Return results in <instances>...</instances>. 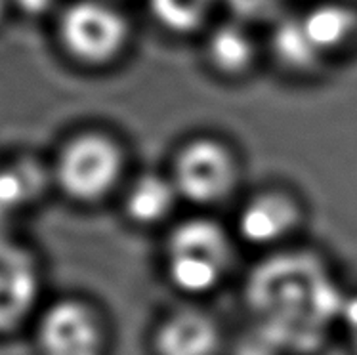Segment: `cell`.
Instances as JSON below:
<instances>
[{"instance_id":"obj_20","label":"cell","mask_w":357,"mask_h":355,"mask_svg":"<svg viewBox=\"0 0 357 355\" xmlns=\"http://www.w3.org/2000/svg\"><path fill=\"white\" fill-rule=\"evenodd\" d=\"M4 14V0H0V17Z\"/></svg>"},{"instance_id":"obj_16","label":"cell","mask_w":357,"mask_h":355,"mask_svg":"<svg viewBox=\"0 0 357 355\" xmlns=\"http://www.w3.org/2000/svg\"><path fill=\"white\" fill-rule=\"evenodd\" d=\"M340 319L344 321V325L348 328V334H350L351 344L357 352V296L348 298L346 304H344L342 310V317Z\"/></svg>"},{"instance_id":"obj_8","label":"cell","mask_w":357,"mask_h":355,"mask_svg":"<svg viewBox=\"0 0 357 355\" xmlns=\"http://www.w3.org/2000/svg\"><path fill=\"white\" fill-rule=\"evenodd\" d=\"M298 222V209L279 193H266L252 199L241 211L239 232L252 245H271L283 239Z\"/></svg>"},{"instance_id":"obj_19","label":"cell","mask_w":357,"mask_h":355,"mask_svg":"<svg viewBox=\"0 0 357 355\" xmlns=\"http://www.w3.org/2000/svg\"><path fill=\"white\" fill-rule=\"evenodd\" d=\"M245 355H266V354L258 352V349H248V352H245Z\"/></svg>"},{"instance_id":"obj_5","label":"cell","mask_w":357,"mask_h":355,"mask_svg":"<svg viewBox=\"0 0 357 355\" xmlns=\"http://www.w3.org/2000/svg\"><path fill=\"white\" fill-rule=\"evenodd\" d=\"M235 178L237 165L224 145L214 139H195L178 155L172 181L185 199L214 204L229 195Z\"/></svg>"},{"instance_id":"obj_15","label":"cell","mask_w":357,"mask_h":355,"mask_svg":"<svg viewBox=\"0 0 357 355\" xmlns=\"http://www.w3.org/2000/svg\"><path fill=\"white\" fill-rule=\"evenodd\" d=\"M31 186L20 170H0V222L14 214L29 197Z\"/></svg>"},{"instance_id":"obj_1","label":"cell","mask_w":357,"mask_h":355,"mask_svg":"<svg viewBox=\"0 0 357 355\" xmlns=\"http://www.w3.org/2000/svg\"><path fill=\"white\" fill-rule=\"evenodd\" d=\"M248 302L262 321L271 346L310 348L335 319L346 300L319 262L310 256H279L256 269Z\"/></svg>"},{"instance_id":"obj_13","label":"cell","mask_w":357,"mask_h":355,"mask_svg":"<svg viewBox=\"0 0 357 355\" xmlns=\"http://www.w3.org/2000/svg\"><path fill=\"white\" fill-rule=\"evenodd\" d=\"M218 0H151V12L160 25L176 33H190L204 23Z\"/></svg>"},{"instance_id":"obj_6","label":"cell","mask_w":357,"mask_h":355,"mask_svg":"<svg viewBox=\"0 0 357 355\" xmlns=\"http://www.w3.org/2000/svg\"><path fill=\"white\" fill-rule=\"evenodd\" d=\"M40 346L46 355H102V326L86 305L59 302L44 315Z\"/></svg>"},{"instance_id":"obj_7","label":"cell","mask_w":357,"mask_h":355,"mask_svg":"<svg viewBox=\"0 0 357 355\" xmlns=\"http://www.w3.org/2000/svg\"><path fill=\"white\" fill-rule=\"evenodd\" d=\"M38 294L37 264L27 250L0 239V331L22 323Z\"/></svg>"},{"instance_id":"obj_12","label":"cell","mask_w":357,"mask_h":355,"mask_svg":"<svg viewBox=\"0 0 357 355\" xmlns=\"http://www.w3.org/2000/svg\"><path fill=\"white\" fill-rule=\"evenodd\" d=\"M255 48L250 36L235 25L220 27L208 40V58L212 66L224 73H241L250 66Z\"/></svg>"},{"instance_id":"obj_18","label":"cell","mask_w":357,"mask_h":355,"mask_svg":"<svg viewBox=\"0 0 357 355\" xmlns=\"http://www.w3.org/2000/svg\"><path fill=\"white\" fill-rule=\"evenodd\" d=\"M15 4L29 14H43L54 4V0H15Z\"/></svg>"},{"instance_id":"obj_11","label":"cell","mask_w":357,"mask_h":355,"mask_svg":"<svg viewBox=\"0 0 357 355\" xmlns=\"http://www.w3.org/2000/svg\"><path fill=\"white\" fill-rule=\"evenodd\" d=\"M310 43L319 56L340 48L356 31L357 17L350 8L340 4H321L300 17Z\"/></svg>"},{"instance_id":"obj_9","label":"cell","mask_w":357,"mask_h":355,"mask_svg":"<svg viewBox=\"0 0 357 355\" xmlns=\"http://www.w3.org/2000/svg\"><path fill=\"white\" fill-rule=\"evenodd\" d=\"M218 346V328L204 313H174L157 334L159 355H212Z\"/></svg>"},{"instance_id":"obj_10","label":"cell","mask_w":357,"mask_h":355,"mask_svg":"<svg viewBox=\"0 0 357 355\" xmlns=\"http://www.w3.org/2000/svg\"><path fill=\"white\" fill-rule=\"evenodd\" d=\"M178 197L172 180L155 174L142 176L126 195V212L138 224H157L170 214Z\"/></svg>"},{"instance_id":"obj_17","label":"cell","mask_w":357,"mask_h":355,"mask_svg":"<svg viewBox=\"0 0 357 355\" xmlns=\"http://www.w3.org/2000/svg\"><path fill=\"white\" fill-rule=\"evenodd\" d=\"M275 2L278 0H235V4L239 6V10H243V12H252V14L268 12Z\"/></svg>"},{"instance_id":"obj_3","label":"cell","mask_w":357,"mask_h":355,"mask_svg":"<svg viewBox=\"0 0 357 355\" xmlns=\"http://www.w3.org/2000/svg\"><path fill=\"white\" fill-rule=\"evenodd\" d=\"M61 38L80 61L105 63L123 50L128 25L115 8L98 0H80L61 20Z\"/></svg>"},{"instance_id":"obj_2","label":"cell","mask_w":357,"mask_h":355,"mask_svg":"<svg viewBox=\"0 0 357 355\" xmlns=\"http://www.w3.org/2000/svg\"><path fill=\"white\" fill-rule=\"evenodd\" d=\"M229 256V241L218 225L211 220H190L168 239V275L180 290L203 294L224 279Z\"/></svg>"},{"instance_id":"obj_14","label":"cell","mask_w":357,"mask_h":355,"mask_svg":"<svg viewBox=\"0 0 357 355\" xmlns=\"http://www.w3.org/2000/svg\"><path fill=\"white\" fill-rule=\"evenodd\" d=\"M275 50L287 66L296 69H307L319 59V54L310 43L300 20H289L279 27L275 35Z\"/></svg>"},{"instance_id":"obj_4","label":"cell","mask_w":357,"mask_h":355,"mask_svg":"<svg viewBox=\"0 0 357 355\" xmlns=\"http://www.w3.org/2000/svg\"><path fill=\"white\" fill-rule=\"evenodd\" d=\"M123 167L121 151L109 138L88 134L73 139L59 159L61 188L79 201H94L109 191Z\"/></svg>"}]
</instances>
